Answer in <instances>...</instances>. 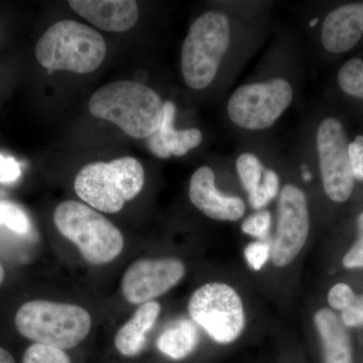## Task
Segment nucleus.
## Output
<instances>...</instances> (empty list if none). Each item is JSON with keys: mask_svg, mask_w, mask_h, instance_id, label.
<instances>
[{"mask_svg": "<svg viewBox=\"0 0 363 363\" xmlns=\"http://www.w3.org/2000/svg\"><path fill=\"white\" fill-rule=\"evenodd\" d=\"M271 255L272 245L267 240L253 241L245 250V259L253 271H260Z\"/></svg>", "mask_w": 363, "mask_h": 363, "instance_id": "24", "label": "nucleus"}, {"mask_svg": "<svg viewBox=\"0 0 363 363\" xmlns=\"http://www.w3.org/2000/svg\"><path fill=\"white\" fill-rule=\"evenodd\" d=\"M145 180L140 161L124 157L86 164L76 176L74 190L85 204L97 211L114 214L140 194Z\"/></svg>", "mask_w": 363, "mask_h": 363, "instance_id": "4", "label": "nucleus"}, {"mask_svg": "<svg viewBox=\"0 0 363 363\" xmlns=\"http://www.w3.org/2000/svg\"><path fill=\"white\" fill-rule=\"evenodd\" d=\"M272 227V214L267 210H260L250 215L243 221L241 229L243 233L259 240H267Z\"/></svg>", "mask_w": 363, "mask_h": 363, "instance_id": "23", "label": "nucleus"}, {"mask_svg": "<svg viewBox=\"0 0 363 363\" xmlns=\"http://www.w3.org/2000/svg\"><path fill=\"white\" fill-rule=\"evenodd\" d=\"M262 188L266 191L267 194L271 200L277 198L279 192V179L278 174L272 169L264 171V182L262 183Z\"/></svg>", "mask_w": 363, "mask_h": 363, "instance_id": "30", "label": "nucleus"}, {"mask_svg": "<svg viewBox=\"0 0 363 363\" xmlns=\"http://www.w3.org/2000/svg\"><path fill=\"white\" fill-rule=\"evenodd\" d=\"M357 240L344 255L342 264L346 269H363V212L357 221Z\"/></svg>", "mask_w": 363, "mask_h": 363, "instance_id": "26", "label": "nucleus"}, {"mask_svg": "<svg viewBox=\"0 0 363 363\" xmlns=\"http://www.w3.org/2000/svg\"><path fill=\"white\" fill-rule=\"evenodd\" d=\"M292 100L290 83L276 78L238 88L229 99L227 111L231 121L241 128L264 130L278 121Z\"/></svg>", "mask_w": 363, "mask_h": 363, "instance_id": "8", "label": "nucleus"}, {"mask_svg": "<svg viewBox=\"0 0 363 363\" xmlns=\"http://www.w3.org/2000/svg\"><path fill=\"white\" fill-rule=\"evenodd\" d=\"M229 44L225 14L208 11L193 23L182 48V73L189 87L204 89L213 82Z\"/></svg>", "mask_w": 363, "mask_h": 363, "instance_id": "6", "label": "nucleus"}, {"mask_svg": "<svg viewBox=\"0 0 363 363\" xmlns=\"http://www.w3.org/2000/svg\"><path fill=\"white\" fill-rule=\"evenodd\" d=\"M0 363H16L13 355L1 346H0Z\"/></svg>", "mask_w": 363, "mask_h": 363, "instance_id": "31", "label": "nucleus"}, {"mask_svg": "<svg viewBox=\"0 0 363 363\" xmlns=\"http://www.w3.org/2000/svg\"><path fill=\"white\" fill-rule=\"evenodd\" d=\"M69 6L79 16L105 32H126L138 20V6L133 0H72Z\"/></svg>", "mask_w": 363, "mask_h": 363, "instance_id": "13", "label": "nucleus"}, {"mask_svg": "<svg viewBox=\"0 0 363 363\" xmlns=\"http://www.w3.org/2000/svg\"><path fill=\"white\" fill-rule=\"evenodd\" d=\"M185 274V264L175 257L138 259L124 272L121 294L131 305L152 302L178 285Z\"/></svg>", "mask_w": 363, "mask_h": 363, "instance_id": "11", "label": "nucleus"}, {"mask_svg": "<svg viewBox=\"0 0 363 363\" xmlns=\"http://www.w3.org/2000/svg\"><path fill=\"white\" fill-rule=\"evenodd\" d=\"M302 169L303 171H304L303 172L302 174V178L304 179L306 182L311 181L312 175L311 173H310V172L307 171V167L303 166Z\"/></svg>", "mask_w": 363, "mask_h": 363, "instance_id": "32", "label": "nucleus"}, {"mask_svg": "<svg viewBox=\"0 0 363 363\" xmlns=\"http://www.w3.org/2000/svg\"><path fill=\"white\" fill-rule=\"evenodd\" d=\"M317 150L325 193L336 203L350 199L354 189L350 143L343 124L328 117L317 131Z\"/></svg>", "mask_w": 363, "mask_h": 363, "instance_id": "9", "label": "nucleus"}, {"mask_svg": "<svg viewBox=\"0 0 363 363\" xmlns=\"http://www.w3.org/2000/svg\"><path fill=\"white\" fill-rule=\"evenodd\" d=\"M324 363H353L352 345L347 327L333 310L322 308L314 316Z\"/></svg>", "mask_w": 363, "mask_h": 363, "instance_id": "16", "label": "nucleus"}, {"mask_svg": "<svg viewBox=\"0 0 363 363\" xmlns=\"http://www.w3.org/2000/svg\"><path fill=\"white\" fill-rule=\"evenodd\" d=\"M4 278H6V271H4V267H2V264H0V285L4 283Z\"/></svg>", "mask_w": 363, "mask_h": 363, "instance_id": "33", "label": "nucleus"}, {"mask_svg": "<svg viewBox=\"0 0 363 363\" xmlns=\"http://www.w3.org/2000/svg\"><path fill=\"white\" fill-rule=\"evenodd\" d=\"M21 363H71V358L65 350L47 344L33 343L23 352Z\"/></svg>", "mask_w": 363, "mask_h": 363, "instance_id": "21", "label": "nucleus"}, {"mask_svg": "<svg viewBox=\"0 0 363 363\" xmlns=\"http://www.w3.org/2000/svg\"><path fill=\"white\" fill-rule=\"evenodd\" d=\"M161 310L157 301L138 306L133 316L116 332L114 345L121 354L133 357L142 352L147 344V334L156 325Z\"/></svg>", "mask_w": 363, "mask_h": 363, "instance_id": "17", "label": "nucleus"}, {"mask_svg": "<svg viewBox=\"0 0 363 363\" xmlns=\"http://www.w3.org/2000/svg\"><path fill=\"white\" fill-rule=\"evenodd\" d=\"M236 169L240 176L241 185L243 186L247 194L255 193L262 184V173L264 172V166L259 157L250 152L240 155L236 161Z\"/></svg>", "mask_w": 363, "mask_h": 363, "instance_id": "19", "label": "nucleus"}, {"mask_svg": "<svg viewBox=\"0 0 363 363\" xmlns=\"http://www.w3.org/2000/svg\"><path fill=\"white\" fill-rule=\"evenodd\" d=\"M309 209L305 193L297 186H284L279 192L278 220L272 243V264L286 267L297 259L309 235Z\"/></svg>", "mask_w": 363, "mask_h": 363, "instance_id": "10", "label": "nucleus"}, {"mask_svg": "<svg viewBox=\"0 0 363 363\" xmlns=\"http://www.w3.org/2000/svg\"><path fill=\"white\" fill-rule=\"evenodd\" d=\"M338 83L346 94L363 99V61L351 59L346 62L338 72Z\"/></svg>", "mask_w": 363, "mask_h": 363, "instance_id": "20", "label": "nucleus"}, {"mask_svg": "<svg viewBox=\"0 0 363 363\" xmlns=\"http://www.w3.org/2000/svg\"><path fill=\"white\" fill-rule=\"evenodd\" d=\"M106 50V43L96 30L78 21L63 20L50 26L38 40L35 57L50 74H88L104 63Z\"/></svg>", "mask_w": 363, "mask_h": 363, "instance_id": "3", "label": "nucleus"}, {"mask_svg": "<svg viewBox=\"0 0 363 363\" xmlns=\"http://www.w3.org/2000/svg\"><path fill=\"white\" fill-rule=\"evenodd\" d=\"M363 35V2L341 6L325 18L322 44L331 52H345L359 42Z\"/></svg>", "mask_w": 363, "mask_h": 363, "instance_id": "15", "label": "nucleus"}, {"mask_svg": "<svg viewBox=\"0 0 363 363\" xmlns=\"http://www.w3.org/2000/svg\"><path fill=\"white\" fill-rule=\"evenodd\" d=\"M2 225L21 235L30 230V221L28 215L21 207L11 202H0V226Z\"/></svg>", "mask_w": 363, "mask_h": 363, "instance_id": "22", "label": "nucleus"}, {"mask_svg": "<svg viewBox=\"0 0 363 363\" xmlns=\"http://www.w3.org/2000/svg\"><path fill=\"white\" fill-rule=\"evenodd\" d=\"M14 325L23 337L33 343L66 350L76 347L87 338L92 318L81 306L37 298L18 308Z\"/></svg>", "mask_w": 363, "mask_h": 363, "instance_id": "2", "label": "nucleus"}, {"mask_svg": "<svg viewBox=\"0 0 363 363\" xmlns=\"http://www.w3.org/2000/svg\"><path fill=\"white\" fill-rule=\"evenodd\" d=\"M188 311L214 341L229 344L245 330V312L238 293L223 283L205 284L191 296Z\"/></svg>", "mask_w": 363, "mask_h": 363, "instance_id": "7", "label": "nucleus"}, {"mask_svg": "<svg viewBox=\"0 0 363 363\" xmlns=\"http://www.w3.org/2000/svg\"><path fill=\"white\" fill-rule=\"evenodd\" d=\"M350 156L355 180L363 181V135L350 143Z\"/></svg>", "mask_w": 363, "mask_h": 363, "instance_id": "28", "label": "nucleus"}, {"mask_svg": "<svg viewBox=\"0 0 363 363\" xmlns=\"http://www.w3.org/2000/svg\"><path fill=\"white\" fill-rule=\"evenodd\" d=\"M199 343V333L192 320L181 319L164 329L157 341L162 354L180 360L189 357Z\"/></svg>", "mask_w": 363, "mask_h": 363, "instance_id": "18", "label": "nucleus"}, {"mask_svg": "<svg viewBox=\"0 0 363 363\" xmlns=\"http://www.w3.org/2000/svg\"><path fill=\"white\" fill-rule=\"evenodd\" d=\"M21 166L13 157L0 154V182L9 183L16 181L21 176Z\"/></svg>", "mask_w": 363, "mask_h": 363, "instance_id": "29", "label": "nucleus"}, {"mask_svg": "<svg viewBox=\"0 0 363 363\" xmlns=\"http://www.w3.org/2000/svg\"><path fill=\"white\" fill-rule=\"evenodd\" d=\"M189 197L203 214L219 221H238L245 213L243 200L225 195L215 186V174L209 167H201L191 177Z\"/></svg>", "mask_w": 363, "mask_h": 363, "instance_id": "12", "label": "nucleus"}, {"mask_svg": "<svg viewBox=\"0 0 363 363\" xmlns=\"http://www.w3.org/2000/svg\"><path fill=\"white\" fill-rule=\"evenodd\" d=\"M54 223L91 264H109L123 252L124 238L119 228L85 203H60L55 209Z\"/></svg>", "mask_w": 363, "mask_h": 363, "instance_id": "5", "label": "nucleus"}, {"mask_svg": "<svg viewBox=\"0 0 363 363\" xmlns=\"http://www.w3.org/2000/svg\"><path fill=\"white\" fill-rule=\"evenodd\" d=\"M176 105L166 101L162 106V123L154 135L145 138L150 152L159 159H169L171 156L183 157L191 150L201 145L203 135L197 128L176 130L174 126Z\"/></svg>", "mask_w": 363, "mask_h": 363, "instance_id": "14", "label": "nucleus"}, {"mask_svg": "<svg viewBox=\"0 0 363 363\" xmlns=\"http://www.w3.org/2000/svg\"><path fill=\"white\" fill-rule=\"evenodd\" d=\"M162 106L156 91L133 81L104 85L88 104L93 116L116 124L133 138H147L156 133L162 123Z\"/></svg>", "mask_w": 363, "mask_h": 363, "instance_id": "1", "label": "nucleus"}, {"mask_svg": "<svg viewBox=\"0 0 363 363\" xmlns=\"http://www.w3.org/2000/svg\"><path fill=\"white\" fill-rule=\"evenodd\" d=\"M317 23H318V18H315V20H312L311 21H310V26H316Z\"/></svg>", "mask_w": 363, "mask_h": 363, "instance_id": "34", "label": "nucleus"}, {"mask_svg": "<svg viewBox=\"0 0 363 363\" xmlns=\"http://www.w3.org/2000/svg\"><path fill=\"white\" fill-rule=\"evenodd\" d=\"M340 319L347 328L363 327V296L355 298L352 305L341 312Z\"/></svg>", "mask_w": 363, "mask_h": 363, "instance_id": "27", "label": "nucleus"}, {"mask_svg": "<svg viewBox=\"0 0 363 363\" xmlns=\"http://www.w3.org/2000/svg\"><path fill=\"white\" fill-rule=\"evenodd\" d=\"M355 294L347 284L338 283L330 289L328 293V304L335 311L343 312L354 302Z\"/></svg>", "mask_w": 363, "mask_h": 363, "instance_id": "25", "label": "nucleus"}]
</instances>
